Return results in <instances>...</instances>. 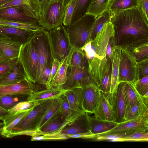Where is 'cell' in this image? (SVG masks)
Instances as JSON below:
<instances>
[{
    "label": "cell",
    "mask_w": 148,
    "mask_h": 148,
    "mask_svg": "<svg viewBox=\"0 0 148 148\" xmlns=\"http://www.w3.org/2000/svg\"><path fill=\"white\" fill-rule=\"evenodd\" d=\"M138 80L148 75V58L136 62Z\"/></svg>",
    "instance_id": "cell-46"
},
{
    "label": "cell",
    "mask_w": 148,
    "mask_h": 148,
    "mask_svg": "<svg viewBox=\"0 0 148 148\" xmlns=\"http://www.w3.org/2000/svg\"><path fill=\"white\" fill-rule=\"evenodd\" d=\"M121 48L115 45L112 46L111 62V79L110 92L112 93L117 89L119 83V66Z\"/></svg>",
    "instance_id": "cell-20"
},
{
    "label": "cell",
    "mask_w": 148,
    "mask_h": 148,
    "mask_svg": "<svg viewBox=\"0 0 148 148\" xmlns=\"http://www.w3.org/2000/svg\"><path fill=\"white\" fill-rule=\"evenodd\" d=\"M136 61L127 50L121 48L119 66V83L128 82L133 85L138 80Z\"/></svg>",
    "instance_id": "cell-9"
},
{
    "label": "cell",
    "mask_w": 148,
    "mask_h": 148,
    "mask_svg": "<svg viewBox=\"0 0 148 148\" xmlns=\"http://www.w3.org/2000/svg\"><path fill=\"white\" fill-rule=\"evenodd\" d=\"M69 138L66 135L60 133L59 132L48 134L36 136L32 137L31 140L45 141L51 140H64Z\"/></svg>",
    "instance_id": "cell-40"
},
{
    "label": "cell",
    "mask_w": 148,
    "mask_h": 148,
    "mask_svg": "<svg viewBox=\"0 0 148 148\" xmlns=\"http://www.w3.org/2000/svg\"><path fill=\"white\" fill-rule=\"evenodd\" d=\"M3 128L0 129V135L1 134V133L2 132V131Z\"/></svg>",
    "instance_id": "cell-59"
},
{
    "label": "cell",
    "mask_w": 148,
    "mask_h": 148,
    "mask_svg": "<svg viewBox=\"0 0 148 148\" xmlns=\"http://www.w3.org/2000/svg\"><path fill=\"white\" fill-rule=\"evenodd\" d=\"M52 66H47L43 71L41 84L45 86L46 88H50V79Z\"/></svg>",
    "instance_id": "cell-50"
},
{
    "label": "cell",
    "mask_w": 148,
    "mask_h": 148,
    "mask_svg": "<svg viewBox=\"0 0 148 148\" xmlns=\"http://www.w3.org/2000/svg\"><path fill=\"white\" fill-rule=\"evenodd\" d=\"M35 84L27 78L18 82L0 85V97L14 94L30 95L41 89Z\"/></svg>",
    "instance_id": "cell-15"
},
{
    "label": "cell",
    "mask_w": 148,
    "mask_h": 148,
    "mask_svg": "<svg viewBox=\"0 0 148 148\" xmlns=\"http://www.w3.org/2000/svg\"><path fill=\"white\" fill-rule=\"evenodd\" d=\"M114 33L112 24L111 21L107 22L93 40L79 49L83 51L87 60L91 78L99 87L111 67L112 49L107 47Z\"/></svg>",
    "instance_id": "cell-2"
},
{
    "label": "cell",
    "mask_w": 148,
    "mask_h": 148,
    "mask_svg": "<svg viewBox=\"0 0 148 148\" xmlns=\"http://www.w3.org/2000/svg\"><path fill=\"white\" fill-rule=\"evenodd\" d=\"M93 114L94 117L96 118L114 121L111 105L104 94L101 92L98 104Z\"/></svg>",
    "instance_id": "cell-22"
},
{
    "label": "cell",
    "mask_w": 148,
    "mask_h": 148,
    "mask_svg": "<svg viewBox=\"0 0 148 148\" xmlns=\"http://www.w3.org/2000/svg\"><path fill=\"white\" fill-rule=\"evenodd\" d=\"M126 135L108 131L96 135L94 139L97 141L108 140L111 142H118L119 139Z\"/></svg>",
    "instance_id": "cell-43"
},
{
    "label": "cell",
    "mask_w": 148,
    "mask_h": 148,
    "mask_svg": "<svg viewBox=\"0 0 148 148\" xmlns=\"http://www.w3.org/2000/svg\"><path fill=\"white\" fill-rule=\"evenodd\" d=\"M29 95L23 94H14L0 97V106L8 110L19 102L27 101Z\"/></svg>",
    "instance_id": "cell-35"
},
{
    "label": "cell",
    "mask_w": 148,
    "mask_h": 148,
    "mask_svg": "<svg viewBox=\"0 0 148 148\" xmlns=\"http://www.w3.org/2000/svg\"><path fill=\"white\" fill-rule=\"evenodd\" d=\"M38 57V69L36 84H41L44 68L47 66H52L54 59L46 33L42 28L34 35Z\"/></svg>",
    "instance_id": "cell-8"
},
{
    "label": "cell",
    "mask_w": 148,
    "mask_h": 148,
    "mask_svg": "<svg viewBox=\"0 0 148 148\" xmlns=\"http://www.w3.org/2000/svg\"><path fill=\"white\" fill-rule=\"evenodd\" d=\"M37 31L34 32L0 25V36L10 38L13 40L20 41L22 43L31 38Z\"/></svg>",
    "instance_id": "cell-18"
},
{
    "label": "cell",
    "mask_w": 148,
    "mask_h": 148,
    "mask_svg": "<svg viewBox=\"0 0 148 148\" xmlns=\"http://www.w3.org/2000/svg\"><path fill=\"white\" fill-rule=\"evenodd\" d=\"M88 115V113H85L59 132L65 135H72L90 132Z\"/></svg>",
    "instance_id": "cell-19"
},
{
    "label": "cell",
    "mask_w": 148,
    "mask_h": 148,
    "mask_svg": "<svg viewBox=\"0 0 148 148\" xmlns=\"http://www.w3.org/2000/svg\"><path fill=\"white\" fill-rule=\"evenodd\" d=\"M46 33L52 56L60 62L68 55L72 47L66 28L62 23Z\"/></svg>",
    "instance_id": "cell-5"
},
{
    "label": "cell",
    "mask_w": 148,
    "mask_h": 148,
    "mask_svg": "<svg viewBox=\"0 0 148 148\" xmlns=\"http://www.w3.org/2000/svg\"><path fill=\"white\" fill-rule=\"evenodd\" d=\"M38 4L39 12V19L41 13L45 4L47 3L48 0H36Z\"/></svg>",
    "instance_id": "cell-54"
},
{
    "label": "cell",
    "mask_w": 148,
    "mask_h": 148,
    "mask_svg": "<svg viewBox=\"0 0 148 148\" xmlns=\"http://www.w3.org/2000/svg\"><path fill=\"white\" fill-rule=\"evenodd\" d=\"M13 0H0V6L9 3Z\"/></svg>",
    "instance_id": "cell-57"
},
{
    "label": "cell",
    "mask_w": 148,
    "mask_h": 148,
    "mask_svg": "<svg viewBox=\"0 0 148 148\" xmlns=\"http://www.w3.org/2000/svg\"><path fill=\"white\" fill-rule=\"evenodd\" d=\"M60 97L61 100L60 112L65 119L67 126L71 114L70 107L67 99L64 94L62 95Z\"/></svg>",
    "instance_id": "cell-48"
},
{
    "label": "cell",
    "mask_w": 148,
    "mask_h": 148,
    "mask_svg": "<svg viewBox=\"0 0 148 148\" xmlns=\"http://www.w3.org/2000/svg\"><path fill=\"white\" fill-rule=\"evenodd\" d=\"M95 18L92 15L86 14L75 23L65 27L72 46L80 49L85 45L88 40Z\"/></svg>",
    "instance_id": "cell-6"
},
{
    "label": "cell",
    "mask_w": 148,
    "mask_h": 148,
    "mask_svg": "<svg viewBox=\"0 0 148 148\" xmlns=\"http://www.w3.org/2000/svg\"><path fill=\"white\" fill-rule=\"evenodd\" d=\"M88 119L90 131L95 135L110 130L114 127L117 123L114 121L101 120L89 115Z\"/></svg>",
    "instance_id": "cell-25"
},
{
    "label": "cell",
    "mask_w": 148,
    "mask_h": 148,
    "mask_svg": "<svg viewBox=\"0 0 148 148\" xmlns=\"http://www.w3.org/2000/svg\"><path fill=\"white\" fill-rule=\"evenodd\" d=\"M51 99L35 106L4 137L12 138L21 135L25 131L37 130L39 123L49 107Z\"/></svg>",
    "instance_id": "cell-7"
},
{
    "label": "cell",
    "mask_w": 148,
    "mask_h": 148,
    "mask_svg": "<svg viewBox=\"0 0 148 148\" xmlns=\"http://www.w3.org/2000/svg\"><path fill=\"white\" fill-rule=\"evenodd\" d=\"M0 25H7L34 32L42 28L38 23H26L8 21L0 19Z\"/></svg>",
    "instance_id": "cell-39"
},
{
    "label": "cell",
    "mask_w": 148,
    "mask_h": 148,
    "mask_svg": "<svg viewBox=\"0 0 148 148\" xmlns=\"http://www.w3.org/2000/svg\"><path fill=\"white\" fill-rule=\"evenodd\" d=\"M8 110H6L0 106V120L3 121L5 118L9 114Z\"/></svg>",
    "instance_id": "cell-55"
},
{
    "label": "cell",
    "mask_w": 148,
    "mask_h": 148,
    "mask_svg": "<svg viewBox=\"0 0 148 148\" xmlns=\"http://www.w3.org/2000/svg\"><path fill=\"white\" fill-rule=\"evenodd\" d=\"M0 19L26 23H38V20L22 7L15 6L0 9Z\"/></svg>",
    "instance_id": "cell-13"
},
{
    "label": "cell",
    "mask_w": 148,
    "mask_h": 148,
    "mask_svg": "<svg viewBox=\"0 0 148 148\" xmlns=\"http://www.w3.org/2000/svg\"><path fill=\"white\" fill-rule=\"evenodd\" d=\"M110 0H92L86 14L92 15L96 18L108 10Z\"/></svg>",
    "instance_id": "cell-37"
},
{
    "label": "cell",
    "mask_w": 148,
    "mask_h": 148,
    "mask_svg": "<svg viewBox=\"0 0 148 148\" xmlns=\"http://www.w3.org/2000/svg\"><path fill=\"white\" fill-rule=\"evenodd\" d=\"M22 44L10 38L0 36V51L10 60L18 58Z\"/></svg>",
    "instance_id": "cell-21"
},
{
    "label": "cell",
    "mask_w": 148,
    "mask_h": 148,
    "mask_svg": "<svg viewBox=\"0 0 148 148\" xmlns=\"http://www.w3.org/2000/svg\"><path fill=\"white\" fill-rule=\"evenodd\" d=\"M4 124L3 123H0V129L3 127Z\"/></svg>",
    "instance_id": "cell-58"
},
{
    "label": "cell",
    "mask_w": 148,
    "mask_h": 148,
    "mask_svg": "<svg viewBox=\"0 0 148 148\" xmlns=\"http://www.w3.org/2000/svg\"><path fill=\"white\" fill-rule=\"evenodd\" d=\"M140 7V0H110L108 8L111 14Z\"/></svg>",
    "instance_id": "cell-28"
},
{
    "label": "cell",
    "mask_w": 148,
    "mask_h": 148,
    "mask_svg": "<svg viewBox=\"0 0 148 148\" xmlns=\"http://www.w3.org/2000/svg\"><path fill=\"white\" fill-rule=\"evenodd\" d=\"M11 60L0 51V64L8 62Z\"/></svg>",
    "instance_id": "cell-56"
},
{
    "label": "cell",
    "mask_w": 148,
    "mask_h": 148,
    "mask_svg": "<svg viewBox=\"0 0 148 148\" xmlns=\"http://www.w3.org/2000/svg\"><path fill=\"white\" fill-rule=\"evenodd\" d=\"M68 90L61 86H53L33 93L29 95L27 100L33 102L35 106L47 100L58 98Z\"/></svg>",
    "instance_id": "cell-17"
},
{
    "label": "cell",
    "mask_w": 148,
    "mask_h": 148,
    "mask_svg": "<svg viewBox=\"0 0 148 148\" xmlns=\"http://www.w3.org/2000/svg\"><path fill=\"white\" fill-rule=\"evenodd\" d=\"M77 0H71L66 5L62 24L67 27L71 23L72 19Z\"/></svg>",
    "instance_id": "cell-42"
},
{
    "label": "cell",
    "mask_w": 148,
    "mask_h": 148,
    "mask_svg": "<svg viewBox=\"0 0 148 148\" xmlns=\"http://www.w3.org/2000/svg\"><path fill=\"white\" fill-rule=\"evenodd\" d=\"M124 96L126 103V108H131L142 98L135 89L133 84L123 82Z\"/></svg>",
    "instance_id": "cell-34"
},
{
    "label": "cell",
    "mask_w": 148,
    "mask_h": 148,
    "mask_svg": "<svg viewBox=\"0 0 148 148\" xmlns=\"http://www.w3.org/2000/svg\"><path fill=\"white\" fill-rule=\"evenodd\" d=\"M66 126L65 119L60 112L51 118L40 129L45 134L59 132Z\"/></svg>",
    "instance_id": "cell-26"
},
{
    "label": "cell",
    "mask_w": 148,
    "mask_h": 148,
    "mask_svg": "<svg viewBox=\"0 0 148 148\" xmlns=\"http://www.w3.org/2000/svg\"><path fill=\"white\" fill-rule=\"evenodd\" d=\"M124 49L135 58L136 62L148 58V42L135 45Z\"/></svg>",
    "instance_id": "cell-36"
},
{
    "label": "cell",
    "mask_w": 148,
    "mask_h": 148,
    "mask_svg": "<svg viewBox=\"0 0 148 148\" xmlns=\"http://www.w3.org/2000/svg\"><path fill=\"white\" fill-rule=\"evenodd\" d=\"M91 1L92 0H77L71 24L75 23L86 14Z\"/></svg>",
    "instance_id": "cell-38"
},
{
    "label": "cell",
    "mask_w": 148,
    "mask_h": 148,
    "mask_svg": "<svg viewBox=\"0 0 148 148\" xmlns=\"http://www.w3.org/2000/svg\"><path fill=\"white\" fill-rule=\"evenodd\" d=\"M104 95L111 105L114 121L117 123L124 121L126 103L123 82L119 84L117 89L113 92Z\"/></svg>",
    "instance_id": "cell-11"
},
{
    "label": "cell",
    "mask_w": 148,
    "mask_h": 148,
    "mask_svg": "<svg viewBox=\"0 0 148 148\" xmlns=\"http://www.w3.org/2000/svg\"><path fill=\"white\" fill-rule=\"evenodd\" d=\"M18 62V58H16L0 64V77L10 71Z\"/></svg>",
    "instance_id": "cell-49"
},
{
    "label": "cell",
    "mask_w": 148,
    "mask_h": 148,
    "mask_svg": "<svg viewBox=\"0 0 148 148\" xmlns=\"http://www.w3.org/2000/svg\"><path fill=\"white\" fill-rule=\"evenodd\" d=\"M61 100L60 97L52 99L50 104L41 119L37 129L40 130L51 118L60 112Z\"/></svg>",
    "instance_id": "cell-31"
},
{
    "label": "cell",
    "mask_w": 148,
    "mask_h": 148,
    "mask_svg": "<svg viewBox=\"0 0 148 148\" xmlns=\"http://www.w3.org/2000/svg\"><path fill=\"white\" fill-rule=\"evenodd\" d=\"M111 67L108 71L105 74L99 86L101 92L104 94L110 92L111 84Z\"/></svg>",
    "instance_id": "cell-47"
},
{
    "label": "cell",
    "mask_w": 148,
    "mask_h": 148,
    "mask_svg": "<svg viewBox=\"0 0 148 148\" xmlns=\"http://www.w3.org/2000/svg\"><path fill=\"white\" fill-rule=\"evenodd\" d=\"M68 67L67 55L61 62L51 84V88L53 86H61L65 83L67 79V72Z\"/></svg>",
    "instance_id": "cell-32"
},
{
    "label": "cell",
    "mask_w": 148,
    "mask_h": 148,
    "mask_svg": "<svg viewBox=\"0 0 148 148\" xmlns=\"http://www.w3.org/2000/svg\"><path fill=\"white\" fill-rule=\"evenodd\" d=\"M133 85L140 95L144 96L148 92V75L137 80Z\"/></svg>",
    "instance_id": "cell-44"
},
{
    "label": "cell",
    "mask_w": 148,
    "mask_h": 148,
    "mask_svg": "<svg viewBox=\"0 0 148 148\" xmlns=\"http://www.w3.org/2000/svg\"><path fill=\"white\" fill-rule=\"evenodd\" d=\"M110 14L115 45L124 49L148 42V19L140 7Z\"/></svg>",
    "instance_id": "cell-1"
},
{
    "label": "cell",
    "mask_w": 148,
    "mask_h": 148,
    "mask_svg": "<svg viewBox=\"0 0 148 148\" xmlns=\"http://www.w3.org/2000/svg\"><path fill=\"white\" fill-rule=\"evenodd\" d=\"M60 63L57 59H54L53 60L51 68V72L50 79V88H51V84L57 72Z\"/></svg>",
    "instance_id": "cell-52"
},
{
    "label": "cell",
    "mask_w": 148,
    "mask_h": 148,
    "mask_svg": "<svg viewBox=\"0 0 148 148\" xmlns=\"http://www.w3.org/2000/svg\"><path fill=\"white\" fill-rule=\"evenodd\" d=\"M34 103L29 101H20L8 110L10 113H13L25 111L33 108Z\"/></svg>",
    "instance_id": "cell-45"
},
{
    "label": "cell",
    "mask_w": 148,
    "mask_h": 148,
    "mask_svg": "<svg viewBox=\"0 0 148 148\" xmlns=\"http://www.w3.org/2000/svg\"><path fill=\"white\" fill-rule=\"evenodd\" d=\"M66 6L64 0H48L39 18V25L47 31L59 26L62 23Z\"/></svg>",
    "instance_id": "cell-4"
},
{
    "label": "cell",
    "mask_w": 148,
    "mask_h": 148,
    "mask_svg": "<svg viewBox=\"0 0 148 148\" xmlns=\"http://www.w3.org/2000/svg\"><path fill=\"white\" fill-rule=\"evenodd\" d=\"M69 66L88 67V63L82 51L72 46L68 55Z\"/></svg>",
    "instance_id": "cell-33"
},
{
    "label": "cell",
    "mask_w": 148,
    "mask_h": 148,
    "mask_svg": "<svg viewBox=\"0 0 148 148\" xmlns=\"http://www.w3.org/2000/svg\"><path fill=\"white\" fill-rule=\"evenodd\" d=\"M27 78L23 69L18 61L10 71L0 77V85L18 82Z\"/></svg>",
    "instance_id": "cell-24"
},
{
    "label": "cell",
    "mask_w": 148,
    "mask_h": 148,
    "mask_svg": "<svg viewBox=\"0 0 148 148\" xmlns=\"http://www.w3.org/2000/svg\"><path fill=\"white\" fill-rule=\"evenodd\" d=\"M33 36L22 44L18 59L27 78L36 84L38 69V57Z\"/></svg>",
    "instance_id": "cell-3"
},
{
    "label": "cell",
    "mask_w": 148,
    "mask_h": 148,
    "mask_svg": "<svg viewBox=\"0 0 148 148\" xmlns=\"http://www.w3.org/2000/svg\"><path fill=\"white\" fill-rule=\"evenodd\" d=\"M33 108L24 111L9 113L3 121L4 126L1 135L4 137Z\"/></svg>",
    "instance_id": "cell-27"
},
{
    "label": "cell",
    "mask_w": 148,
    "mask_h": 148,
    "mask_svg": "<svg viewBox=\"0 0 148 148\" xmlns=\"http://www.w3.org/2000/svg\"><path fill=\"white\" fill-rule=\"evenodd\" d=\"M69 138H80L83 139H94L96 135L92 133L90 131L72 135H66Z\"/></svg>",
    "instance_id": "cell-51"
},
{
    "label": "cell",
    "mask_w": 148,
    "mask_h": 148,
    "mask_svg": "<svg viewBox=\"0 0 148 148\" xmlns=\"http://www.w3.org/2000/svg\"><path fill=\"white\" fill-rule=\"evenodd\" d=\"M140 7L146 18L148 19V0H140Z\"/></svg>",
    "instance_id": "cell-53"
},
{
    "label": "cell",
    "mask_w": 148,
    "mask_h": 148,
    "mask_svg": "<svg viewBox=\"0 0 148 148\" xmlns=\"http://www.w3.org/2000/svg\"><path fill=\"white\" fill-rule=\"evenodd\" d=\"M15 6L23 7L39 20L38 8L36 0H13L0 6V9Z\"/></svg>",
    "instance_id": "cell-29"
},
{
    "label": "cell",
    "mask_w": 148,
    "mask_h": 148,
    "mask_svg": "<svg viewBox=\"0 0 148 148\" xmlns=\"http://www.w3.org/2000/svg\"><path fill=\"white\" fill-rule=\"evenodd\" d=\"M108 131L125 135L138 132H148V113L136 119L117 123Z\"/></svg>",
    "instance_id": "cell-12"
},
{
    "label": "cell",
    "mask_w": 148,
    "mask_h": 148,
    "mask_svg": "<svg viewBox=\"0 0 148 148\" xmlns=\"http://www.w3.org/2000/svg\"><path fill=\"white\" fill-rule=\"evenodd\" d=\"M148 96H142V98L131 108H126L125 121L137 118L148 113Z\"/></svg>",
    "instance_id": "cell-23"
},
{
    "label": "cell",
    "mask_w": 148,
    "mask_h": 148,
    "mask_svg": "<svg viewBox=\"0 0 148 148\" xmlns=\"http://www.w3.org/2000/svg\"><path fill=\"white\" fill-rule=\"evenodd\" d=\"M67 80L61 87L66 90L82 88L92 79L90 75L88 67L81 66H69Z\"/></svg>",
    "instance_id": "cell-10"
},
{
    "label": "cell",
    "mask_w": 148,
    "mask_h": 148,
    "mask_svg": "<svg viewBox=\"0 0 148 148\" xmlns=\"http://www.w3.org/2000/svg\"><path fill=\"white\" fill-rule=\"evenodd\" d=\"M64 94L67 99L71 110V114L68 122L67 126L86 112L83 106L82 88L68 90Z\"/></svg>",
    "instance_id": "cell-14"
},
{
    "label": "cell",
    "mask_w": 148,
    "mask_h": 148,
    "mask_svg": "<svg viewBox=\"0 0 148 148\" xmlns=\"http://www.w3.org/2000/svg\"><path fill=\"white\" fill-rule=\"evenodd\" d=\"M110 13L107 10L95 18L92 26L88 41L93 40L97 34L102 29L104 24L110 21Z\"/></svg>",
    "instance_id": "cell-30"
},
{
    "label": "cell",
    "mask_w": 148,
    "mask_h": 148,
    "mask_svg": "<svg viewBox=\"0 0 148 148\" xmlns=\"http://www.w3.org/2000/svg\"><path fill=\"white\" fill-rule=\"evenodd\" d=\"M148 141V132H138L120 138L118 142Z\"/></svg>",
    "instance_id": "cell-41"
},
{
    "label": "cell",
    "mask_w": 148,
    "mask_h": 148,
    "mask_svg": "<svg viewBox=\"0 0 148 148\" xmlns=\"http://www.w3.org/2000/svg\"><path fill=\"white\" fill-rule=\"evenodd\" d=\"M82 88L84 110L86 112L93 113L98 104L101 91L92 79Z\"/></svg>",
    "instance_id": "cell-16"
}]
</instances>
